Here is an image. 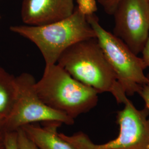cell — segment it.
<instances>
[{
    "instance_id": "11",
    "label": "cell",
    "mask_w": 149,
    "mask_h": 149,
    "mask_svg": "<svg viewBox=\"0 0 149 149\" xmlns=\"http://www.w3.org/2000/svg\"><path fill=\"white\" fill-rule=\"evenodd\" d=\"M77 8L85 16H88L95 14L97 11L96 0H76Z\"/></svg>"
},
{
    "instance_id": "14",
    "label": "cell",
    "mask_w": 149,
    "mask_h": 149,
    "mask_svg": "<svg viewBox=\"0 0 149 149\" xmlns=\"http://www.w3.org/2000/svg\"><path fill=\"white\" fill-rule=\"evenodd\" d=\"M122 0H98L104 12L109 15H113L118 5Z\"/></svg>"
},
{
    "instance_id": "20",
    "label": "cell",
    "mask_w": 149,
    "mask_h": 149,
    "mask_svg": "<svg viewBox=\"0 0 149 149\" xmlns=\"http://www.w3.org/2000/svg\"><path fill=\"white\" fill-rule=\"evenodd\" d=\"M0 18H1V17H0Z\"/></svg>"
},
{
    "instance_id": "16",
    "label": "cell",
    "mask_w": 149,
    "mask_h": 149,
    "mask_svg": "<svg viewBox=\"0 0 149 149\" xmlns=\"http://www.w3.org/2000/svg\"><path fill=\"white\" fill-rule=\"evenodd\" d=\"M146 77L148 78V82L141 86L138 93L144 100L145 107L148 111L149 116V73L146 75Z\"/></svg>"
},
{
    "instance_id": "2",
    "label": "cell",
    "mask_w": 149,
    "mask_h": 149,
    "mask_svg": "<svg viewBox=\"0 0 149 149\" xmlns=\"http://www.w3.org/2000/svg\"><path fill=\"white\" fill-rule=\"evenodd\" d=\"M34 87L45 104L73 119L89 112L98 101L95 90L74 79L57 64L45 65Z\"/></svg>"
},
{
    "instance_id": "9",
    "label": "cell",
    "mask_w": 149,
    "mask_h": 149,
    "mask_svg": "<svg viewBox=\"0 0 149 149\" xmlns=\"http://www.w3.org/2000/svg\"><path fill=\"white\" fill-rule=\"evenodd\" d=\"M56 127L43 128L30 124L21 128L39 149H75L60 136Z\"/></svg>"
},
{
    "instance_id": "17",
    "label": "cell",
    "mask_w": 149,
    "mask_h": 149,
    "mask_svg": "<svg viewBox=\"0 0 149 149\" xmlns=\"http://www.w3.org/2000/svg\"><path fill=\"white\" fill-rule=\"evenodd\" d=\"M141 53L143 54L142 59L145 64L147 68L149 67V35Z\"/></svg>"
},
{
    "instance_id": "6",
    "label": "cell",
    "mask_w": 149,
    "mask_h": 149,
    "mask_svg": "<svg viewBox=\"0 0 149 149\" xmlns=\"http://www.w3.org/2000/svg\"><path fill=\"white\" fill-rule=\"evenodd\" d=\"M113 16V34L135 55L141 53L149 35V0H122Z\"/></svg>"
},
{
    "instance_id": "18",
    "label": "cell",
    "mask_w": 149,
    "mask_h": 149,
    "mask_svg": "<svg viewBox=\"0 0 149 149\" xmlns=\"http://www.w3.org/2000/svg\"><path fill=\"white\" fill-rule=\"evenodd\" d=\"M0 149H6L5 143V133L0 134Z\"/></svg>"
},
{
    "instance_id": "3",
    "label": "cell",
    "mask_w": 149,
    "mask_h": 149,
    "mask_svg": "<svg viewBox=\"0 0 149 149\" xmlns=\"http://www.w3.org/2000/svg\"><path fill=\"white\" fill-rule=\"evenodd\" d=\"M10 30L34 43L45 65L56 64L61 54L75 43L96 38L86 16L77 7L71 16L63 20L43 26H14Z\"/></svg>"
},
{
    "instance_id": "19",
    "label": "cell",
    "mask_w": 149,
    "mask_h": 149,
    "mask_svg": "<svg viewBox=\"0 0 149 149\" xmlns=\"http://www.w3.org/2000/svg\"><path fill=\"white\" fill-rule=\"evenodd\" d=\"M5 119L0 116V134L5 133L4 130V123H5Z\"/></svg>"
},
{
    "instance_id": "12",
    "label": "cell",
    "mask_w": 149,
    "mask_h": 149,
    "mask_svg": "<svg viewBox=\"0 0 149 149\" xmlns=\"http://www.w3.org/2000/svg\"><path fill=\"white\" fill-rule=\"evenodd\" d=\"M16 132L18 149H39L22 128L18 129Z\"/></svg>"
},
{
    "instance_id": "5",
    "label": "cell",
    "mask_w": 149,
    "mask_h": 149,
    "mask_svg": "<svg viewBox=\"0 0 149 149\" xmlns=\"http://www.w3.org/2000/svg\"><path fill=\"white\" fill-rule=\"evenodd\" d=\"M16 80L17 96L10 114L5 120V133L16 132L24 125L39 122L74 124V119L52 109L40 99L35 90L36 81L32 74L22 73L16 77Z\"/></svg>"
},
{
    "instance_id": "7",
    "label": "cell",
    "mask_w": 149,
    "mask_h": 149,
    "mask_svg": "<svg viewBox=\"0 0 149 149\" xmlns=\"http://www.w3.org/2000/svg\"><path fill=\"white\" fill-rule=\"evenodd\" d=\"M124 108L118 112L119 134L105 144H94L95 149H149V112L145 107L139 110L127 98Z\"/></svg>"
},
{
    "instance_id": "4",
    "label": "cell",
    "mask_w": 149,
    "mask_h": 149,
    "mask_svg": "<svg viewBox=\"0 0 149 149\" xmlns=\"http://www.w3.org/2000/svg\"><path fill=\"white\" fill-rule=\"evenodd\" d=\"M96 37L127 96H133L148 82L143 60L113 33L102 27L96 14L86 16Z\"/></svg>"
},
{
    "instance_id": "1",
    "label": "cell",
    "mask_w": 149,
    "mask_h": 149,
    "mask_svg": "<svg viewBox=\"0 0 149 149\" xmlns=\"http://www.w3.org/2000/svg\"><path fill=\"white\" fill-rule=\"evenodd\" d=\"M56 64L98 93H111L118 103H123L127 97L96 38L73 44L61 54Z\"/></svg>"
},
{
    "instance_id": "13",
    "label": "cell",
    "mask_w": 149,
    "mask_h": 149,
    "mask_svg": "<svg viewBox=\"0 0 149 149\" xmlns=\"http://www.w3.org/2000/svg\"><path fill=\"white\" fill-rule=\"evenodd\" d=\"M94 144L85 133L77 135L72 141V145L76 149H95Z\"/></svg>"
},
{
    "instance_id": "15",
    "label": "cell",
    "mask_w": 149,
    "mask_h": 149,
    "mask_svg": "<svg viewBox=\"0 0 149 149\" xmlns=\"http://www.w3.org/2000/svg\"><path fill=\"white\" fill-rule=\"evenodd\" d=\"M6 149H18L17 132L5 133Z\"/></svg>"
},
{
    "instance_id": "8",
    "label": "cell",
    "mask_w": 149,
    "mask_h": 149,
    "mask_svg": "<svg viewBox=\"0 0 149 149\" xmlns=\"http://www.w3.org/2000/svg\"><path fill=\"white\" fill-rule=\"evenodd\" d=\"M74 0H23L22 19L29 26H43L63 20L74 11Z\"/></svg>"
},
{
    "instance_id": "10",
    "label": "cell",
    "mask_w": 149,
    "mask_h": 149,
    "mask_svg": "<svg viewBox=\"0 0 149 149\" xmlns=\"http://www.w3.org/2000/svg\"><path fill=\"white\" fill-rule=\"evenodd\" d=\"M17 92L16 77L0 66V116L5 119L15 105Z\"/></svg>"
}]
</instances>
